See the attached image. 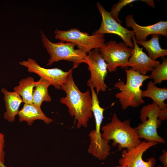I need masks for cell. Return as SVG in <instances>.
Wrapping results in <instances>:
<instances>
[{
	"instance_id": "1",
	"label": "cell",
	"mask_w": 167,
	"mask_h": 167,
	"mask_svg": "<svg viewBox=\"0 0 167 167\" xmlns=\"http://www.w3.org/2000/svg\"><path fill=\"white\" fill-rule=\"evenodd\" d=\"M73 69H70L66 82L60 87V89L65 92L66 95L60 99V102L67 106L69 114L77 121V128L82 126L86 128L93 115L91 92L89 89L84 92L79 89L73 78Z\"/></svg>"
},
{
	"instance_id": "2",
	"label": "cell",
	"mask_w": 167,
	"mask_h": 167,
	"mask_svg": "<svg viewBox=\"0 0 167 167\" xmlns=\"http://www.w3.org/2000/svg\"><path fill=\"white\" fill-rule=\"evenodd\" d=\"M131 120L127 119L123 121L113 113L110 122L101 127L103 132L102 138L109 142L112 140L113 146L118 145L119 151L137 146L142 142L139 138L137 130L130 126Z\"/></svg>"
},
{
	"instance_id": "3",
	"label": "cell",
	"mask_w": 167,
	"mask_h": 167,
	"mask_svg": "<svg viewBox=\"0 0 167 167\" xmlns=\"http://www.w3.org/2000/svg\"><path fill=\"white\" fill-rule=\"evenodd\" d=\"M126 81L120 80L114 84V87L120 92L115 95L119 100L123 110L129 107H137L144 102L142 96V90L140 88L143 83L150 78L149 75H143L131 68H125Z\"/></svg>"
},
{
	"instance_id": "4",
	"label": "cell",
	"mask_w": 167,
	"mask_h": 167,
	"mask_svg": "<svg viewBox=\"0 0 167 167\" xmlns=\"http://www.w3.org/2000/svg\"><path fill=\"white\" fill-rule=\"evenodd\" d=\"M40 32L43 46L50 55L47 66L62 60L72 62L73 69L77 68L81 63H85V58L87 53L80 49H75V44L62 41L52 42L42 31H41Z\"/></svg>"
},
{
	"instance_id": "5",
	"label": "cell",
	"mask_w": 167,
	"mask_h": 167,
	"mask_svg": "<svg viewBox=\"0 0 167 167\" xmlns=\"http://www.w3.org/2000/svg\"><path fill=\"white\" fill-rule=\"evenodd\" d=\"M161 109L153 102L143 106L140 111V119L141 123L135 128L139 138L147 141H154L157 143H165L164 139L159 136L157 129L160 127L161 121L158 119Z\"/></svg>"
},
{
	"instance_id": "6",
	"label": "cell",
	"mask_w": 167,
	"mask_h": 167,
	"mask_svg": "<svg viewBox=\"0 0 167 167\" xmlns=\"http://www.w3.org/2000/svg\"><path fill=\"white\" fill-rule=\"evenodd\" d=\"M54 34L56 39L75 44L78 49L86 53L92 49L102 47L105 43V34L90 35L89 33L82 32L77 28H71L66 31L57 28L54 31Z\"/></svg>"
},
{
	"instance_id": "7",
	"label": "cell",
	"mask_w": 167,
	"mask_h": 167,
	"mask_svg": "<svg viewBox=\"0 0 167 167\" xmlns=\"http://www.w3.org/2000/svg\"><path fill=\"white\" fill-rule=\"evenodd\" d=\"M132 49L124 42L110 40L99 50L107 63L108 71L112 72L116 71L118 66L125 68L131 55Z\"/></svg>"
},
{
	"instance_id": "8",
	"label": "cell",
	"mask_w": 167,
	"mask_h": 167,
	"mask_svg": "<svg viewBox=\"0 0 167 167\" xmlns=\"http://www.w3.org/2000/svg\"><path fill=\"white\" fill-rule=\"evenodd\" d=\"M88 53L85 58V63L88 65L91 76L87 85L95 88L97 95L100 91H105L108 88L105 82L108 73L107 64L100 54L99 49H93Z\"/></svg>"
},
{
	"instance_id": "9",
	"label": "cell",
	"mask_w": 167,
	"mask_h": 167,
	"mask_svg": "<svg viewBox=\"0 0 167 167\" xmlns=\"http://www.w3.org/2000/svg\"><path fill=\"white\" fill-rule=\"evenodd\" d=\"M96 5L101 15L102 20L99 28L92 34L108 33L116 35L128 46L132 49L134 44L132 38L135 36L134 32L123 27L117 21L111 16L110 12L106 11L100 2H97Z\"/></svg>"
},
{
	"instance_id": "10",
	"label": "cell",
	"mask_w": 167,
	"mask_h": 167,
	"mask_svg": "<svg viewBox=\"0 0 167 167\" xmlns=\"http://www.w3.org/2000/svg\"><path fill=\"white\" fill-rule=\"evenodd\" d=\"M157 144L156 142L145 141L137 146L123 150L118 161L119 164L126 167H155L156 163L155 157H151L146 161L143 160L142 156L147 150Z\"/></svg>"
},
{
	"instance_id": "11",
	"label": "cell",
	"mask_w": 167,
	"mask_h": 167,
	"mask_svg": "<svg viewBox=\"0 0 167 167\" xmlns=\"http://www.w3.org/2000/svg\"><path fill=\"white\" fill-rule=\"evenodd\" d=\"M21 65L27 68L28 71L38 75L49 81L56 89H59L61 86L66 81L70 72H65L61 69L55 68L46 69L41 67L34 59L28 58L26 61L19 62Z\"/></svg>"
},
{
	"instance_id": "12",
	"label": "cell",
	"mask_w": 167,
	"mask_h": 167,
	"mask_svg": "<svg viewBox=\"0 0 167 167\" xmlns=\"http://www.w3.org/2000/svg\"><path fill=\"white\" fill-rule=\"evenodd\" d=\"M134 44L132 51L131 55L125 68L130 67L134 71L141 75H146L160 64L158 60L151 59L143 51V48H140L136 42L135 36L132 38Z\"/></svg>"
},
{
	"instance_id": "13",
	"label": "cell",
	"mask_w": 167,
	"mask_h": 167,
	"mask_svg": "<svg viewBox=\"0 0 167 167\" xmlns=\"http://www.w3.org/2000/svg\"><path fill=\"white\" fill-rule=\"evenodd\" d=\"M125 24L128 28H131L137 41H147V37L150 35L158 34L167 37V21H160L154 24L142 26L138 24L134 20L133 15L130 14L125 19Z\"/></svg>"
},
{
	"instance_id": "14",
	"label": "cell",
	"mask_w": 167,
	"mask_h": 167,
	"mask_svg": "<svg viewBox=\"0 0 167 167\" xmlns=\"http://www.w3.org/2000/svg\"><path fill=\"white\" fill-rule=\"evenodd\" d=\"M1 91L4 95L3 99L6 109L3 117L9 122H13L15 120V116L18 115L20 106L23 102V99L15 92L9 91L4 88L1 89Z\"/></svg>"
},
{
	"instance_id": "15",
	"label": "cell",
	"mask_w": 167,
	"mask_h": 167,
	"mask_svg": "<svg viewBox=\"0 0 167 167\" xmlns=\"http://www.w3.org/2000/svg\"><path fill=\"white\" fill-rule=\"evenodd\" d=\"M18 115L20 122L26 121L29 126L32 125L36 120H42L46 124H49L53 121L52 119L47 117L43 113L41 108L33 103L24 104L19 110Z\"/></svg>"
},
{
	"instance_id": "16",
	"label": "cell",
	"mask_w": 167,
	"mask_h": 167,
	"mask_svg": "<svg viewBox=\"0 0 167 167\" xmlns=\"http://www.w3.org/2000/svg\"><path fill=\"white\" fill-rule=\"evenodd\" d=\"M153 81H149L146 90H142V96L152 99L153 102L156 104L161 109L167 107L165 101L167 99V88H160L155 85Z\"/></svg>"
},
{
	"instance_id": "17",
	"label": "cell",
	"mask_w": 167,
	"mask_h": 167,
	"mask_svg": "<svg viewBox=\"0 0 167 167\" xmlns=\"http://www.w3.org/2000/svg\"><path fill=\"white\" fill-rule=\"evenodd\" d=\"M152 37L148 41H139L136 43L143 46L147 50L148 56L152 59L155 60L159 57L163 58L167 55V49L162 48L159 39L161 35L158 34L152 35Z\"/></svg>"
},
{
	"instance_id": "18",
	"label": "cell",
	"mask_w": 167,
	"mask_h": 167,
	"mask_svg": "<svg viewBox=\"0 0 167 167\" xmlns=\"http://www.w3.org/2000/svg\"><path fill=\"white\" fill-rule=\"evenodd\" d=\"M51 85L50 82L46 79L40 77L36 82L35 88L32 95V102L35 105L41 108L43 101L50 102L51 98L48 92V87Z\"/></svg>"
},
{
	"instance_id": "19",
	"label": "cell",
	"mask_w": 167,
	"mask_h": 167,
	"mask_svg": "<svg viewBox=\"0 0 167 167\" xmlns=\"http://www.w3.org/2000/svg\"><path fill=\"white\" fill-rule=\"evenodd\" d=\"M36 82L33 78L29 76L19 82V85L13 89L22 97L24 104H32V95Z\"/></svg>"
},
{
	"instance_id": "20",
	"label": "cell",
	"mask_w": 167,
	"mask_h": 167,
	"mask_svg": "<svg viewBox=\"0 0 167 167\" xmlns=\"http://www.w3.org/2000/svg\"><path fill=\"white\" fill-rule=\"evenodd\" d=\"M163 61L151 71L150 79H152L154 84H161L164 80H167V58H162Z\"/></svg>"
},
{
	"instance_id": "21",
	"label": "cell",
	"mask_w": 167,
	"mask_h": 167,
	"mask_svg": "<svg viewBox=\"0 0 167 167\" xmlns=\"http://www.w3.org/2000/svg\"><path fill=\"white\" fill-rule=\"evenodd\" d=\"M142 1L137 0H120L118 2L113 5L110 11L112 17L117 21L121 24L122 21L118 18V14L121 10L124 7L131 3L137 1Z\"/></svg>"
},
{
	"instance_id": "22",
	"label": "cell",
	"mask_w": 167,
	"mask_h": 167,
	"mask_svg": "<svg viewBox=\"0 0 167 167\" xmlns=\"http://www.w3.org/2000/svg\"><path fill=\"white\" fill-rule=\"evenodd\" d=\"M5 143L4 135L0 132V167H7L4 165Z\"/></svg>"
},
{
	"instance_id": "23",
	"label": "cell",
	"mask_w": 167,
	"mask_h": 167,
	"mask_svg": "<svg viewBox=\"0 0 167 167\" xmlns=\"http://www.w3.org/2000/svg\"><path fill=\"white\" fill-rule=\"evenodd\" d=\"M162 154L159 157V160L162 163L163 167H167V151L164 149L162 151Z\"/></svg>"
},
{
	"instance_id": "24",
	"label": "cell",
	"mask_w": 167,
	"mask_h": 167,
	"mask_svg": "<svg viewBox=\"0 0 167 167\" xmlns=\"http://www.w3.org/2000/svg\"><path fill=\"white\" fill-rule=\"evenodd\" d=\"M158 119L161 121L167 120V107L160 110L158 116Z\"/></svg>"
},
{
	"instance_id": "25",
	"label": "cell",
	"mask_w": 167,
	"mask_h": 167,
	"mask_svg": "<svg viewBox=\"0 0 167 167\" xmlns=\"http://www.w3.org/2000/svg\"><path fill=\"white\" fill-rule=\"evenodd\" d=\"M143 2L145 3L150 6L155 8V4L153 0H143Z\"/></svg>"
},
{
	"instance_id": "26",
	"label": "cell",
	"mask_w": 167,
	"mask_h": 167,
	"mask_svg": "<svg viewBox=\"0 0 167 167\" xmlns=\"http://www.w3.org/2000/svg\"><path fill=\"white\" fill-rule=\"evenodd\" d=\"M114 167H126V166H125L124 165H118Z\"/></svg>"
},
{
	"instance_id": "27",
	"label": "cell",
	"mask_w": 167,
	"mask_h": 167,
	"mask_svg": "<svg viewBox=\"0 0 167 167\" xmlns=\"http://www.w3.org/2000/svg\"><path fill=\"white\" fill-rule=\"evenodd\" d=\"M156 167H163L161 165H158Z\"/></svg>"
}]
</instances>
